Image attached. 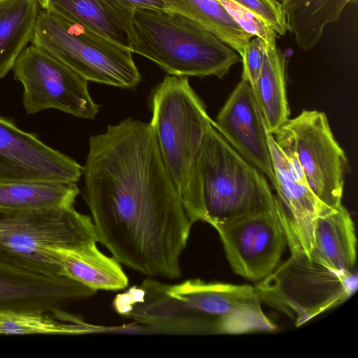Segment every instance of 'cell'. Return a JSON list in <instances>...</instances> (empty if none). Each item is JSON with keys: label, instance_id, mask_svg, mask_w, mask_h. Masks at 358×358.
Returning a JSON list of instances; mask_svg holds the SVG:
<instances>
[{"label": "cell", "instance_id": "cell-24", "mask_svg": "<svg viewBox=\"0 0 358 358\" xmlns=\"http://www.w3.org/2000/svg\"><path fill=\"white\" fill-rule=\"evenodd\" d=\"M168 9L180 13L216 35L241 57L253 36L243 30L217 0H167Z\"/></svg>", "mask_w": 358, "mask_h": 358}, {"label": "cell", "instance_id": "cell-9", "mask_svg": "<svg viewBox=\"0 0 358 358\" xmlns=\"http://www.w3.org/2000/svg\"><path fill=\"white\" fill-rule=\"evenodd\" d=\"M194 322L196 335L273 332L255 287L189 279L171 285Z\"/></svg>", "mask_w": 358, "mask_h": 358}, {"label": "cell", "instance_id": "cell-12", "mask_svg": "<svg viewBox=\"0 0 358 358\" xmlns=\"http://www.w3.org/2000/svg\"><path fill=\"white\" fill-rule=\"evenodd\" d=\"M83 173V166L75 159L0 115V183H77Z\"/></svg>", "mask_w": 358, "mask_h": 358}, {"label": "cell", "instance_id": "cell-29", "mask_svg": "<svg viewBox=\"0 0 358 358\" xmlns=\"http://www.w3.org/2000/svg\"><path fill=\"white\" fill-rule=\"evenodd\" d=\"M131 8L168 9L167 0H120Z\"/></svg>", "mask_w": 358, "mask_h": 358}, {"label": "cell", "instance_id": "cell-19", "mask_svg": "<svg viewBox=\"0 0 358 358\" xmlns=\"http://www.w3.org/2000/svg\"><path fill=\"white\" fill-rule=\"evenodd\" d=\"M311 253L334 270L356 272L355 224L350 213L342 204L316 218Z\"/></svg>", "mask_w": 358, "mask_h": 358}, {"label": "cell", "instance_id": "cell-23", "mask_svg": "<svg viewBox=\"0 0 358 358\" xmlns=\"http://www.w3.org/2000/svg\"><path fill=\"white\" fill-rule=\"evenodd\" d=\"M40 8L38 0H0V79L30 42Z\"/></svg>", "mask_w": 358, "mask_h": 358}, {"label": "cell", "instance_id": "cell-7", "mask_svg": "<svg viewBox=\"0 0 358 358\" xmlns=\"http://www.w3.org/2000/svg\"><path fill=\"white\" fill-rule=\"evenodd\" d=\"M92 218L73 206L47 211L0 210V261L64 275L50 248L97 243Z\"/></svg>", "mask_w": 358, "mask_h": 358}, {"label": "cell", "instance_id": "cell-17", "mask_svg": "<svg viewBox=\"0 0 358 358\" xmlns=\"http://www.w3.org/2000/svg\"><path fill=\"white\" fill-rule=\"evenodd\" d=\"M40 7L81 24L131 50L134 9L120 0H38Z\"/></svg>", "mask_w": 358, "mask_h": 358}, {"label": "cell", "instance_id": "cell-2", "mask_svg": "<svg viewBox=\"0 0 358 358\" xmlns=\"http://www.w3.org/2000/svg\"><path fill=\"white\" fill-rule=\"evenodd\" d=\"M278 209L277 197L265 176L213 124L210 126L191 174L187 213L192 222L203 221L215 227L247 215Z\"/></svg>", "mask_w": 358, "mask_h": 358}, {"label": "cell", "instance_id": "cell-6", "mask_svg": "<svg viewBox=\"0 0 358 358\" xmlns=\"http://www.w3.org/2000/svg\"><path fill=\"white\" fill-rule=\"evenodd\" d=\"M288 247L290 257L255 287L262 301L296 327L342 304L356 292V272L337 271L300 247Z\"/></svg>", "mask_w": 358, "mask_h": 358}, {"label": "cell", "instance_id": "cell-26", "mask_svg": "<svg viewBox=\"0 0 358 358\" xmlns=\"http://www.w3.org/2000/svg\"><path fill=\"white\" fill-rule=\"evenodd\" d=\"M246 32L266 43L276 42L278 34L261 17L232 0H217Z\"/></svg>", "mask_w": 358, "mask_h": 358}, {"label": "cell", "instance_id": "cell-16", "mask_svg": "<svg viewBox=\"0 0 358 358\" xmlns=\"http://www.w3.org/2000/svg\"><path fill=\"white\" fill-rule=\"evenodd\" d=\"M113 306L121 316L151 330L195 335L192 317L171 285L150 278L117 294Z\"/></svg>", "mask_w": 358, "mask_h": 358}, {"label": "cell", "instance_id": "cell-14", "mask_svg": "<svg viewBox=\"0 0 358 358\" xmlns=\"http://www.w3.org/2000/svg\"><path fill=\"white\" fill-rule=\"evenodd\" d=\"M213 124L250 164L275 184L266 125L251 85L241 79Z\"/></svg>", "mask_w": 358, "mask_h": 358}, {"label": "cell", "instance_id": "cell-20", "mask_svg": "<svg viewBox=\"0 0 358 358\" xmlns=\"http://www.w3.org/2000/svg\"><path fill=\"white\" fill-rule=\"evenodd\" d=\"M285 64V57L276 42L264 41L263 64L252 88L270 134H273L289 119Z\"/></svg>", "mask_w": 358, "mask_h": 358}, {"label": "cell", "instance_id": "cell-18", "mask_svg": "<svg viewBox=\"0 0 358 358\" xmlns=\"http://www.w3.org/2000/svg\"><path fill=\"white\" fill-rule=\"evenodd\" d=\"M50 250L65 276L95 292L120 290L128 285L120 263L101 252L96 243Z\"/></svg>", "mask_w": 358, "mask_h": 358}, {"label": "cell", "instance_id": "cell-28", "mask_svg": "<svg viewBox=\"0 0 358 358\" xmlns=\"http://www.w3.org/2000/svg\"><path fill=\"white\" fill-rule=\"evenodd\" d=\"M264 41L259 38H252L245 45L241 60L243 73L241 79L248 81L254 87L259 76L264 60Z\"/></svg>", "mask_w": 358, "mask_h": 358}, {"label": "cell", "instance_id": "cell-1", "mask_svg": "<svg viewBox=\"0 0 358 358\" xmlns=\"http://www.w3.org/2000/svg\"><path fill=\"white\" fill-rule=\"evenodd\" d=\"M83 176L98 242L141 274L180 278V257L194 223L150 123L127 118L92 136Z\"/></svg>", "mask_w": 358, "mask_h": 358}, {"label": "cell", "instance_id": "cell-13", "mask_svg": "<svg viewBox=\"0 0 358 358\" xmlns=\"http://www.w3.org/2000/svg\"><path fill=\"white\" fill-rule=\"evenodd\" d=\"M278 202V216L287 244L311 253L316 218L330 209L322 203L309 187L292 153L268 134Z\"/></svg>", "mask_w": 358, "mask_h": 358}, {"label": "cell", "instance_id": "cell-3", "mask_svg": "<svg viewBox=\"0 0 358 358\" xmlns=\"http://www.w3.org/2000/svg\"><path fill=\"white\" fill-rule=\"evenodd\" d=\"M132 26L131 51L152 61L168 75L222 78L241 60L211 31L169 9L134 8Z\"/></svg>", "mask_w": 358, "mask_h": 358}, {"label": "cell", "instance_id": "cell-5", "mask_svg": "<svg viewBox=\"0 0 358 358\" xmlns=\"http://www.w3.org/2000/svg\"><path fill=\"white\" fill-rule=\"evenodd\" d=\"M30 42L88 82L133 89L141 81L129 49L50 10L40 8Z\"/></svg>", "mask_w": 358, "mask_h": 358}, {"label": "cell", "instance_id": "cell-15", "mask_svg": "<svg viewBox=\"0 0 358 358\" xmlns=\"http://www.w3.org/2000/svg\"><path fill=\"white\" fill-rule=\"evenodd\" d=\"M95 293L66 276L47 275L0 261V312L62 308Z\"/></svg>", "mask_w": 358, "mask_h": 358}, {"label": "cell", "instance_id": "cell-25", "mask_svg": "<svg viewBox=\"0 0 358 358\" xmlns=\"http://www.w3.org/2000/svg\"><path fill=\"white\" fill-rule=\"evenodd\" d=\"M90 326L62 308L0 312V334H78Z\"/></svg>", "mask_w": 358, "mask_h": 358}, {"label": "cell", "instance_id": "cell-11", "mask_svg": "<svg viewBox=\"0 0 358 358\" xmlns=\"http://www.w3.org/2000/svg\"><path fill=\"white\" fill-rule=\"evenodd\" d=\"M214 228L233 271L252 281L274 271L287 245L278 209L247 215Z\"/></svg>", "mask_w": 358, "mask_h": 358}, {"label": "cell", "instance_id": "cell-21", "mask_svg": "<svg viewBox=\"0 0 358 358\" xmlns=\"http://www.w3.org/2000/svg\"><path fill=\"white\" fill-rule=\"evenodd\" d=\"M287 31L294 35L302 50L313 48L320 41L324 27L337 22L345 7L357 0H278Z\"/></svg>", "mask_w": 358, "mask_h": 358}, {"label": "cell", "instance_id": "cell-27", "mask_svg": "<svg viewBox=\"0 0 358 358\" xmlns=\"http://www.w3.org/2000/svg\"><path fill=\"white\" fill-rule=\"evenodd\" d=\"M261 17L277 34L287 31L282 8L278 0H232Z\"/></svg>", "mask_w": 358, "mask_h": 358}, {"label": "cell", "instance_id": "cell-8", "mask_svg": "<svg viewBox=\"0 0 358 358\" xmlns=\"http://www.w3.org/2000/svg\"><path fill=\"white\" fill-rule=\"evenodd\" d=\"M272 136L278 145L292 153L320 201L329 208L341 206L348 159L326 114L303 110Z\"/></svg>", "mask_w": 358, "mask_h": 358}, {"label": "cell", "instance_id": "cell-22", "mask_svg": "<svg viewBox=\"0 0 358 358\" xmlns=\"http://www.w3.org/2000/svg\"><path fill=\"white\" fill-rule=\"evenodd\" d=\"M77 183L16 182L0 183V210L47 211L73 206Z\"/></svg>", "mask_w": 358, "mask_h": 358}, {"label": "cell", "instance_id": "cell-4", "mask_svg": "<svg viewBox=\"0 0 358 358\" xmlns=\"http://www.w3.org/2000/svg\"><path fill=\"white\" fill-rule=\"evenodd\" d=\"M150 103L162 159L187 211L192 169L213 120L186 77L166 75L153 89Z\"/></svg>", "mask_w": 358, "mask_h": 358}, {"label": "cell", "instance_id": "cell-10", "mask_svg": "<svg viewBox=\"0 0 358 358\" xmlns=\"http://www.w3.org/2000/svg\"><path fill=\"white\" fill-rule=\"evenodd\" d=\"M14 79L23 87L22 105L28 115L55 109L92 120L99 106L92 98L88 81L66 64L31 45L17 57Z\"/></svg>", "mask_w": 358, "mask_h": 358}]
</instances>
